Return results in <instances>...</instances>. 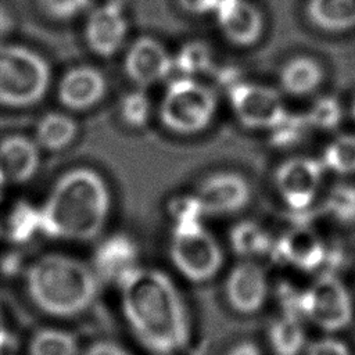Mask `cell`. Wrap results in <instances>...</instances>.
I'll list each match as a JSON object with an SVG mask.
<instances>
[{
	"mask_svg": "<svg viewBox=\"0 0 355 355\" xmlns=\"http://www.w3.org/2000/svg\"><path fill=\"white\" fill-rule=\"evenodd\" d=\"M169 257L176 270L194 283L211 280L223 265L222 247L201 220L172 226Z\"/></svg>",
	"mask_w": 355,
	"mask_h": 355,
	"instance_id": "cell-6",
	"label": "cell"
},
{
	"mask_svg": "<svg viewBox=\"0 0 355 355\" xmlns=\"http://www.w3.org/2000/svg\"><path fill=\"white\" fill-rule=\"evenodd\" d=\"M226 355H262L258 345L252 341H241L233 345Z\"/></svg>",
	"mask_w": 355,
	"mask_h": 355,
	"instance_id": "cell-39",
	"label": "cell"
},
{
	"mask_svg": "<svg viewBox=\"0 0 355 355\" xmlns=\"http://www.w3.org/2000/svg\"><path fill=\"white\" fill-rule=\"evenodd\" d=\"M37 3L47 17L67 21L85 11L89 7L90 0H37Z\"/></svg>",
	"mask_w": 355,
	"mask_h": 355,
	"instance_id": "cell-33",
	"label": "cell"
},
{
	"mask_svg": "<svg viewBox=\"0 0 355 355\" xmlns=\"http://www.w3.org/2000/svg\"><path fill=\"white\" fill-rule=\"evenodd\" d=\"M80 355H130L122 345L111 340H97L89 344Z\"/></svg>",
	"mask_w": 355,
	"mask_h": 355,
	"instance_id": "cell-35",
	"label": "cell"
},
{
	"mask_svg": "<svg viewBox=\"0 0 355 355\" xmlns=\"http://www.w3.org/2000/svg\"><path fill=\"white\" fill-rule=\"evenodd\" d=\"M214 14L222 35L236 46H252L262 36V12L248 0H219Z\"/></svg>",
	"mask_w": 355,
	"mask_h": 355,
	"instance_id": "cell-15",
	"label": "cell"
},
{
	"mask_svg": "<svg viewBox=\"0 0 355 355\" xmlns=\"http://www.w3.org/2000/svg\"><path fill=\"white\" fill-rule=\"evenodd\" d=\"M14 31V17L10 10L0 4V39L8 36Z\"/></svg>",
	"mask_w": 355,
	"mask_h": 355,
	"instance_id": "cell-38",
	"label": "cell"
},
{
	"mask_svg": "<svg viewBox=\"0 0 355 355\" xmlns=\"http://www.w3.org/2000/svg\"><path fill=\"white\" fill-rule=\"evenodd\" d=\"M111 209L103 176L86 166L64 172L40 207V234L49 239L90 241L103 232Z\"/></svg>",
	"mask_w": 355,
	"mask_h": 355,
	"instance_id": "cell-2",
	"label": "cell"
},
{
	"mask_svg": "<svg viewBox=\"0 0 355 355\" xmlns=\"http://www.w3.org/2000/svg\"><path fill=\"white\" fill-rule=\"evenodd\" d=\"M40 165V147L22 135L0 140V169L8 182L26 183L35 178Z\"/></svg>",
	"mask_w": 355,
	"mask_h": 355,
	"instance_id": "cell-18",
	"label": "cell"
},
{
	"mask_svg": "<svg viewBox=\"0 0 355 355\" xmlns=\"http://www.w3.org/2000/svg\"><path fill=\"white\" fill-rule=\"evenodd\" d=\"M128 35V21L122 7L115 1L94 8L85 25L89 49L98 57H111L122 47Z\"/></svg>",
	"mask_w": 355,
	"mask_h": 355,
	"instance_id": "cell-14",
	"label": "cell"
},
{
	"mask_svg": "<svg viewBox=\"0 0 355 355\" xmlns=\"http://www.w3.org/2000/svg\"><path fill=\"white\" fill-rule=\"evenodd\" d=\"M0 355H1V354H0Z\"/></svg>",
	"mask_w": 355,
	"mask_h": 355,
	"instance_id": "cell-43",
	"label": "cell"
},
{
	"mask_svg": "<svg viewBox=\"0 0 355 355\" xmlns=\"http://www.w3.org/2000/svg\"><path fill=\"white\" fill-rule=\"evenodd\" d=\"M118 286L125 319L148 349L171 355L187 344L190 329L184 304L164 272L137 266Z\"/></svg>",
	"mask_w": 355,
	"mask_h": 355,
	"instance_id": "cell-1",
	"label": "cell"
},
{
	"mask_svg": "<svg viewBox=\"0 0 355 355\" xmlns=\"http://www.w3.org/2000/svg\"><path fill=\"white\" fill-rule=\"evenodd\" d=\"M42 212L40 208L26 200L17 201L1 223V237L12 244H26L40 233Z\"/></svg>",
	"mask_w": 355,
	"mask_h": 355,
	"instance_id": "cell-21",
	"label": "cell"
},
{
	"mask_svg": "<svg viewBox=\"0 0 355 355\" xmlns=\"http://www.w3.org/2000/svg\"><path fill=\"white\" fill-rule=\"evenodd\" d=\"M323 67L312 57L298 55L288 60L279 72L282 90L294 97H304L313 93L323 82Z\"/></svg>",
	"mask_w": 355,
	"mask_h": 355,
	"instance_id": "cell-19",
	"label": "cell"
},
{
	"mask_svg": "<svg viewBox=\"0 0 355 355\" xmlns=\"http://www.w3.org/2000/svg\"><path fill=\"white\" fill-rule=\"evenodd\" d=\"M269 282L262 266L252 259L236 263L225 280V298L240 315H254L266 304Z\"/></svg>",
	"mask_w": 355,
	"mask_h": 355,
	"instance_id": "cell-10",
	"label": "cell"
},
{
	"mask_svg": "<svg viewBox=\"0 0 355 355\" xmlns=\"http://www.w3.org/2000/svg\"><path fill=\"white\" fill-rule=\"evenodd\" d=\"M326 171L338 175L355 173V135L343 133L334 137L320 158Z\"/></svg>",
	"mask_w": 355,
	"mask_h": 355,
	"instance_id": "cell-26",
	"label": "cell"
},
{
	"mask_svg": "<svg viewBox=\"0 0 355 355\" xmlns=\"http://www.w3.org/2000/svg\"><path fill=\"white\" fill-rule=\"evenodd\" d=\"M300 312L326 331L345 329L354 316V305L345 284L331 272H323L301 291Z\"/></svg>",
	"mask_w": 355,
	"mask_h": 355,
	"instance_id": "cell-7",
	"label": "cell"
},
{
	"mask_svg": "<svg viewBox=\"0 0 355 355\" xmlns=\"http://www.w3.org/2000/svg\"><path fill=\"white\" fill-rule=\"evenodd\" d=\"M216 96L211 87L191 76L173 79L165 89L159 104L162 125L178 135L204 132L216 114Z\"/></svg>",
	"mask_w": 355,
	"mask_h": 355,
	"instance_id": "cell-5",
	"label": "cell"
},
{
	"mask_svg": "<svg viewBox=\"0 0 355 355\" xmlns=\"http://www.w3.org/2000/svg\"><path fill=\"white\" fill-rule=\"evenodd\" d=\"M305 12L313 26L327 33L355 28V0H306Z\"/></svg>",
	"mask_w": 355,
	"mask_h": 355,
	"instance_id": "cell-20",
	"label": "cell"
},
{
	"mask_svg": "<svg viewBox=\"0 0 355 355\" xmlns=\"http://www.w3.org/2000/svg\"><path fill=\"white\" fill-rule=\"evenodd\" d=\"M306 355H349L347 345L336 338H320L306 348Z\"/></svg>",
	"mask_w": 355,
	"mask_h": 355,
	"instance_id": "cell-34",
	"label": "cell"
},
{
	"mask_svg": "<svg viewBox=\"0 0 355 355\" xmlns=\"http://www.w3.org/2000/svg\"><path fill=\"white\" fill-rule=\"evenodd\" d=\"M302 318L283 312L268 329V341L275 355H300L305 348Z\"/></svg>",
	"mask_w": 355,
	"mask_h": 355,
	"instance_id": "cell-22",
	"label": "cell"
},
{
	"mask_svg": "<svg viewBox=\"0 0 355 355\" xmlns=\"http://www.w3.org/2000/svg\"><path fill=\"white\" fill-rule=\"evenodd\" d=\"M351 114H352V118H354V121H355V97H354V100H352V105H351Z\"/></svg>",
	"mask_w": 355,
	"mask_h": 355,
	"instance_id": "cell-42",
	"label": "cell"
},
{
	"mask_svg": "<svg viewBox=\"0 0 355 355\" xmlns=\"http://www.w3.org/2000/svg\"><path fill=\"white\" fill-rule=\"evenodd\" d=\"M326 214L338 223L351 225L355 222V187L338 184L333 187L323 205Z\"/></svg>",
	"mask_w": 355,
	"mask_h": 355,
	"instance_id": "cell-28",
	"label": "cell"
},
{
	"mask_svg": "<svg viewBox=\"0 0 355 355\" xmlns=\"http://www.w3.org/2000/svg\"><path fill=\"white\" fill-rule=\"evenodd\" d=\"M179 6L194 15H204V14H214L219 0H178Z\"/></svg>",
	"mask_w": 355,
	"mask_h": 355,
	"instance_id": "cell-37",
	"label": "cell"
},
{
	"mask_svg": "<svg viewBox=\"0 0 355 355\" xmlns=\"http://www.w3.org/2000/svg\"><path fill=\"white\" fill-rule=\"evenodd\" d=\"M272 254L280 262L304 272L318 270L329 258L323 239L306 226H297L284 232L275 241Z\"/></svg>",
	"mask_w": 355,
	"mask_h": 355,
	"instance_id": "cell-13",
	"label": "cell"
},
{
	"mask_svg": "<svg viewBox=\"0 0 355 355\" xmlns=\"http://www.w3.org/2000/svg\"><path fill=\"white\" fill-rule=\"evenodd\" d=\"M75 334L60 327H36L26 341V355H80Z\"/></svg>",
	"mask_w": 355,
	"mask_h": 355,
	"instance_id": "cell-24",
	"label": "cell"
},
{
	"mask_svg": "<svg viewBox=\"0 0 355 355\" xmlns=\"http://www.w3.org/2000/svg\"><path fill=\"white\" fill-rule=\"evenodd\" d=\"M119 112L126 125L132 128L144 126L151 115V101L144 90L139 87L123 94L119 104Z\"/></svg>",
	"mask_w": 355,
	"mask_h": 355,
	"instance_id": "cell-29",
	"label": "cell"
},
{
	"mask_svg": "<svg viewBox=\"0 0 355 355\" xmlns=\"http://www.w3.org/2000/svg\"><path fill=\"white\" fill-rule=\"evenodd\" d=\"M107 92L103 72L90 65L68 69L58 82L57 98L71 111H86L98 104Z\"/></svg>",
	"mask_w": 355,
	"mask_h": 355,
	"instance_id": "cell-16",
	"label": "cell"
},
{
	"mask_svg": "<svg viewBox=\"0 0 355 355\" xmlns=\"http://www.w3.org/2000/svg\"><path fill=\"white\" fill-rule=\"evenodd\" d=\"M311 129L308 119L304 115L298 114H286V116L270 129L272 132V143L279 147L294 146L305 137L306 132Z\"/></svg>",
	"mask_w": 355,
	"mask_h": 355,
	"instance_id": "cell-31",
	"label": "cell"
},
{
	"mask_svg": "<svg viewBox=\"0 0 355 355\" xmlns=\"http://www.w3.org/2000/svg\"><path fill=\"white\" fill-rule=\"evenodd\" d=\"M326 168L312 157H293L275 172V187L282 201L294 212L306 211L315 201Z\"/></svg>",
	"mask_w": 355,
	"mask_h": 355,
	"instance_id": "cell-9",
	"label": "cell"
},
{
	"mask_svg": "<svg viewBox=\"0 0 355 355\" xmlns=\"http://www.w3.org/2000/svg\"><path fill=\"white\" fill-rule=\"evenodd\" d=\"M8 180H7V178H6V175L3 173V171L0 169V200H1V197H3V191H4V187H6V183H7Z\"/></svg>",
	"mask_w": 355,
	"mask_h": 355,
	"instance_id": "cell-41",
	"label": "cell"
},
{
	"mask_svg": "<svg viewBox=\"0 0 355 355\" xmlns=\"http://www.w3.org/2000/svg\"><path fill=\"white\" fill-rule=\"evenodd\" d=\"M175 69V60L161 42L150 36L136 39L126 51L123 71L140 89L165 80Z\"/></svg>",
	"mask_w": 355,
	"mask_h": 355,
	"instance_id": "cell-11",
	"label": "cell"
},
{
	"mask_svg": "<svg viewBox=\"0 0 355 355\" xmlns=\"http://www.w3.org/2000/svg\"><path fill=\"white\" fill-rule=\"evenodd\" d=\"M25 258L21 252H10L0 261V272L7 277H15L22 273Z\"/></svg>",
	"mask_w": 355,
	"mask_h": 355,
	"instance_id": "cell-36",
	"label": "cell"
},
{
	"mask_svg": "<svg viewBox=\"0 0 355 355\" xmlns=\"http://www.w3.org/2000/svg\"><path fill=\"white\" fill-rule=\"evenodd\" d=\"M204 215H232L250 201V183L236 172H216L207 176L194 193Z\"/></svg>",
	"mask_w": 355,
	"mask_h": 355,
	"instance_id": "cell-12",
	"label": "cell"
},
{
	"mask_svg": "<svg viewBox=\"0 0 355 355\" xmlns=\"http://www.w3.org/2000/svg\"><path fill=\"white\" fill-rule=\"evenodd\" d=\"M78 133L76 122L67 114L50 111L36 125V143L49 151H60L68 147Z\"/></svg>",
	"mask_w": 355,
	"mask_h": 355,
	"instance_id": "cell-23",
	"label": "cell"
},
{
	"mask_svg": "<svg viewBox=\"0 0 355 355\" xmlns=\"http://www.w3.org/2000/svg\"><path fill=\"white\" fill-rule=\"evenodd\" d=\"M305 116L311 128L319 130H330L340 125L343 119V110L336 98L326 96L318 98L311 105Z\"/></svg>",
	"mask_w": 355,
	"mask_h": 355,
	"instance_id": "cell-30",
	"label": "cell"
},
{
	"mask_svg": "<svg viewBox=\"0 0 355 355\" xmlns=\"http://www.w3.org/2000/svg\"><path fill=\"white\" fill-rule=\"evenodd\" d=\"M12 344V333L11 330L8 329V324H7V320H6V316H4V312L1 309V305H0V354Z\"/></svg>",
	"mask_w": 355,
	"mask_h": 355,
	"instance_id": "cell-40",
	"label": "cell"
},
{
	"mask_svg": "<svg viewBox=\"0 0 355 355\" xmlns=\"http://www.w3.org/2000/svg\"><path fill=\"white\" fill-rule=\"evenodd\" d=\"M168 211L173 225L200 222L205 216L196 194H183L172 198Z\"/></svg>",
	"mask_w": 355,
	"mask_h": 355,
	"instance_id": "cell-32",
	"label": "cell"
},
{
	"mask_svg": "<svg viewBox=\"0 0 355 355\" xmlns=\"http://www.w3.org/2000/svg\"><path fill=\"white\" fill-rule=\"evenodd\" d=\"M25 297L31 306L51 319H73L96 301L100 279L83 261L62 252H46L25 263Z\"/></svg>",
	"mask_w": 355,
	"mask_h": 355,
	"instance_id": "cell-3",
	"label": "cell"
},
{
	"mask_svg": "<svg viewBox=\"0 0 355 355\" xmlns=\"http://www.w3.org/2000/svg\"><path fill=\"white\" fill-rule=\"evenodd\" d=\"M229 101L239 122L248 129L270 130L287 114L280 93L266 85L239 82L229 89Z\"/></svg>",
	"mask_w": 355,
	"mask_h": 355,
	"instance_id": "cell-8",
	"label": "cell"
},
{
	"mask_svg": "<svg viewBox=\"0 0 355 355\" xmlns=\"http://www.w3.org/2000/svg\"><path fill=\"white\" fill-rule=\"evenodd\" d=\"M137 247L125 234L104 239L93 254L92 268L98 279L119 284L137 268Z\"/></svg>",
	"mask_w": 355,
	"mask_h": 355,
	"instance_id": "cell-17",
	"label": "cell"
},
{
	"mask_svg": "<svg viewBox=\"0 0 355 355\" xmlns=\"http://www.w3.org/2000/svg\"><path fill=\"white\" fill-rule=\"evenodd\" d=\"M175 68L182 72V76L194 78L198 73H204L212 67L211 49L198 40L186 43L179 53L173 57Z\"/></svg>",
	"mask_w": 355,
	"mask_h": 355,
	"instance_id": "cell-27",
	"label": "cell"
},
{
	"mask_svg": "<svg viewBox=\"0 0 355 355\" xmlns=\"http://www.w3.org/2000/svg\"><path fill=\"white\" fill-rule=\"evenodd\" d=\"M229 243L234 254L243 259H254L272 252L275 241L266 229L252 220L234 225L229 234Z\"/></svg>",
	"mask_w": 355,
	"mask_h": 355,
	"instance_id": "cell-25",
	"label": "cell"
},
{
	"mask_svg": "<svg viewBox=\"0 0 355 355\" xmlns=\"http://www.w3.org/2000/svg\"><path fill=\"white\" fill-rule=\"evenodd\" d=\"M51 80L46 58L37 51L0 43V105L28 108L40 103Z\"/></svg>",
	"mask_w": 355,
	"mask_h": 355,
	"instance_id": "cell-4",
	"label": "cell"
}]
</instances>
